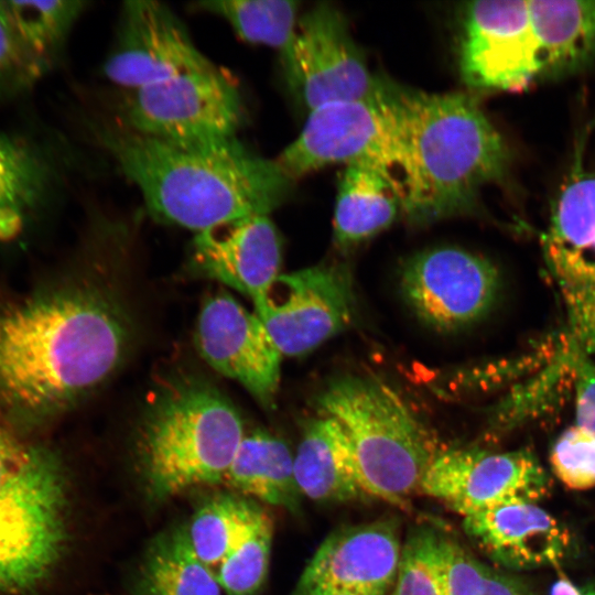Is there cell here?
Returning a JSON list of instances; mask_svg holds the SVG:
<instances>
[{"instance_id": "11", "label": "cell", "mask_w": 595, "mask_h": 595, "mask_svg": "<svg viewBox=\"0 0 595 595\" xmlns=\"http://www.w3.org/2000/svg\"><path fill=\"white\" fill-rule=\"evenodd\" d=\"M253 306L282 356H301L345 331L357 301L348 268L332 262L280 274Z\"/></svg>"}, {"instance_id": "3", "label": "cell", "mask_w": 595, "mask_h": 595, "mask_svg": "<svg viewBox=\"0 0 595 595\" xmlns=\"http://www.w3.org/2000/svg\"><path fill=\"white\" fill-rule=\"evenodd\" d=\"M399 91L408 149L402 215L426 225L472 214L482 191L507 176L506 141L472 95Z\"/></svg>"}, {"instance_id": "12", "label": "cell", "mask_w": 595, "mask_h": 595, "mask_svg": "<svg viewBox=\"0 0 595 595\" xmlns=\"http://www.w3.org/2000/svg\"><path fill=\"white\" fill-rule=\"evenodd\" d=\"M401 295L411 312L441 333L462 331L497 302L500 274L488 259L458 247H435L410 257L400 271Z\"/></svg>"}, {"instance_id": "26", "label": "cell", "mask_w": 595, "mask_h": 595, "mask_svg": "<svg viewBox=\"0 0 595 595\" xmlns=\"http://www.w3.org/2000/svg\"><path fill=\"white\" fill-rule=\"evenodd\" d=\"M193 6L225 20L244 42L280 53L292 41L300 19V3L289 0H215Z\"/></svg>"}, {"instance_id": "33", "label": "cell", "mask_w": 595, "mask_h": 595, "mask_svg": "<svg viewBox=\"0 0 595 595\" xmlns=\"http://www.w3.org/2000/svg\"><path fill=\"white\" fill-rule=\"evenodd\" d=\"M44 72L19 36L7 2L0 1V85L25 86Z\"/></svg>"}, {"instance_id": "34", "label": "cell", "mask_w": 595, "mask_h": 595, "mask_svg": "<svg viewBox=\"0 0 595 595\" xmlns=\"http://www.w3.org/2000/svg\"><path fill=\"white\" fill-rule=\"evenodd\" d=\"M564 353L562 359L574 377L576 424L595 435V364L569 345Z\"/></svg>"}, {"instance_id": "14", "label": "cell", "mask_w": 595, "mask_h": 595, "mask_svg": "<svg viewBox=\"0 0 595 595\" xmlns=\"http://www.w3.org/2000/svg\"><path fill=\"white\" fill-rule=\"evenodd\" d=\"M549 488V476L531 452L453 448L436 454L419 490L464 518L512 499L539 501Z\"/></svg>"}, {"instance_id": "25", "label": "cell", "mask_w": 595, "mask_h": 595, "mask_svg": "<svg viewBox=\"0 0 595 595\" xmlns=\"http://www.w3.org/2000/svg\"><path fill=\"white\" fill-rule=\"evenodd\" d=\"M51 181L46 161L25 143L0 133V240L19 236Z\"/></svg>"}, {"instance_id": "29", "label": "cell", "mask_w": 595, "mask_h": 595, "mask_svg": "<svg viewBox=\"0 0 595 595\" xmlns=\"http://www.w3.org/2000/svg\"><path fill=\"white\" fill-rule=\"evenodd\" d=\"M273 523L262 509L242 539L215 569L226 595H256L269 570Z\"/></svg>"}, {"instance_id": "7", "label": "cell", "mask_w": 595, "mask_h": 595, "mask_svg": "<svg viewBox=\"0 0 595 595\" xmlns=\"http://www.w3.org/2000/svg\"><path fill=\"white\" fill-rule=\"evenodd\" d=\"M275 162L292 182L327 165L356 162L385 166L401 181L408 149L399 88L388 86L376 97L310 111L299 136Z\"/></svg>"}, {"instance_id": "28", "label": "cell", "mask_w": 595, "mask_h": 595, "mask_svg": "<svg viewBox=\"0 0 595 595\" xmlns=\"http://www.w3.org/2000/svg\"><path fill=\"white\" fill-rule=\"evenodd\" d=\"M14 26L32 57L47 71L85 1H6Z\"/></svg>"}, {"instance_id": "35", "label": "cell", "mask_w": 595, "mask_h": 595, "mask_svg": "<svg viewBox=\"0 0 595 595\" xmlns=\"http://www.w3.org/2000/svg\"><path fill=\"white\" fill-rule=\"evenodd\" d=\"M550 595H595V583L575 585L567 578H559L552 585Z\"/></svg>"}, {"instance_id": "20", "label": "cell", "mask_w": 595, "mask_h": 595, "mask_svg": "<svg viewBox=\"0 0 595 595\" xmlns=\"http://www.w3.org/2000/svg\"><path fill=\"white\" fill-rule=\"evenodd\" d=\"M294 477L302 496L318 502H347L367 495L350 441L332 416L304 422L294 454Z\"/></svg>"}, {"instance_id": "32", "label": "cell", "mask_w": 595, "mask_h": 595, "mask_svg": "<svg viewBox=\"0 0 595 595\" xmlns=\"http://www.w3.org/2000/svg\"><path fill=\"white\" fill-rule=\"evenodd\" d=\"M556 477L569 488L595 487V435L574 424L555 441L550 456Z\"/></svg>"}, {"instance_id": "16", "label": "cell", "mask_w": 595, "mask_h": 595, "mask_svg": "<svg viewBox=\"0 0 595 595\" xmlns=\"http://www.w3.org/2000/svg\"><path fill=\"white\" fill-rule=\"evenodd\" d=\"M195 345L215 371L237 381L262 407H274L282 354L255 312L228 293L207 298L197 318Z\"/></svg>"}, {"instance_id": "5", "label": "cell", "mask_w": 595, "mask_h": 595, "mask_svg": "<svg viewBox=\"0 0 595 595\" xmlns=\"http://www.w3.org/2000/svg\"><path fill=\"white\" fill-rule=\"evenodd\" d=\"M315 407L345 430L367 495L408 506L440 451L397 390L376 375L339 374L316 394Z\"/></svg>"}, {"instance_id": "19", "label": "cell", "mask_w": 595, "mask_h": 595, "mask_svg": "<svg viewBox=\"0 0 595 595\" xmlns=\"http://www.w3.org/2000/svg\"><path fill=\"white\" fill-rule=\"evenodd\" d=\"M463 519L469 539L490 560L510 570L552 566L571 551L567 528L537 501L512 499Z\"/></svg>"}, {"instance_id": "24", "label": "cell", "mask_w": 595, "mask_h": 595, "mask_svg": "<svg viewBox=\"0 0 595 595\" xmlns=\"http://www.w3.org/2000/svg\"><path fill=\"white\" fill-rule=\"evenodd\" d=\"M136 595H221L214 570L193 551L186 529L155 538L138 569Z\"/></svg>"}, {"instance_id": "13", "label": "cell", "mask_w": 595, "mask_h": 595, "mask_svg": "<svg viewBox=\"0 0 595 595\" xmlns=\"http://www.w3.org/2000/svg\"><path fill=\"white\" fill-rule=\"evenodd\" d=\"M458 66L479 91H517L540 79L528 0L467 2L461 15Z\"/></svg>"}, {"instance_id": "9", "label": "cell", "mask_w": 595, "mask_h": 595, "mask_svg": "<svg viewBox=\"0 0 595 595\" xmlns=\"http://www.w3.org/2000/svg\"><path fill=\"white\" fill-rule=\"evenodd\" d=\"M542 251L564 306L566 344L595 354V171L575 166L562 186Z\"/></svg>"}, {"instance_id": "15", "label": "cell", "mask_w": 595, "mask_h": 595, "mask_svg": "<svg viewBox=\"0 0 595 595\" xmlns=\"http://www.w3.org/2000/svg\"><path fill=\"white\" fill-rule=\"evenodd\" d=\"M214 64L196 47L185 24L158 1H126L104 63L111 83L133 90Z\"/></svg>"}, {"instance_id": "22", "label": "cell", "mask_w": 595, "mask_h": 595, "mask_svg": "<svg viewBox=\"0 0 595 595\" xmlns=\"http://www.w3.org/2000/svg\"><path fill=\"white\" fill-rule=\"evenodd\" d=\"M541 78L570 74L595 60L594 0H528Z\"/></svg>"}, {"instance_id": "31", "label": "cell", "mask_w": 595, "mask_h": 595, "mask_svg": "<svg viewBox=\"0 0 595 595\" xmlns=\"http://www.w3.org/2000/svg\"><path fill=\"white\" fill-rule=\"evenodd\" d=\"M444 595H531L519 577L487 565L458 541L445 536L443 544Z\"/></svg>"}, {"instance_id": "1", "label": "cell", "mask_w": 595, "mask_h": 595, "mask_svg": "<svg viewBox=\"0 0 595 595\" xmlns=\"http://www.w3.org/2000/svg\"><path fill=\"white\" fill-rule=\"evenodd\" d=\"M129 316L96 284L75 285L0 313V408L42 418L66 409L120 365Z\"/></svg>"}, {"instance_id": "4", "label": "cell", "mask_w": 595, "mask_h": 595, "mask_svg": "<svg viewBox=\"0 0 595 595\" xmlns=\"http://www.w3.org/2000/svg\"><path fill=\"white\" fill-rule=\"evenodd\" d=\"M245 434L239 411L213 382L191 374L169 379L137 429L136 458L147 494L161 501L223 483Z\"/></svg>"}, {"instance_id": "10", "label": "cell", "mask_w": 595, "mask_h": 595, "mask_svg": "<svg viewBox=\"0 0 595 595\" xmlns=\"http://www.w3.org/2000/svg\"><path fill=\"white\" fill-rule=\"evenodd\" d=\"M280 55L289 88L309 112L376 97L388 87L372 75L346 18L331 3H320L299 19Z\"/></svg>"}, {"instance_id": "21", "label": "cell", "mask_w": 595, "mask_h": 595, "mask_svg": "<svg viewBox=\"0 0 595 595\" xmlns=\"http://www.w3.org/2000/svg\"><path fill=\"white\" fill-rule=\"evenodd\" d=\"M403 188L396 173L356 162L342 172L334 212V241L350 248L388 228L402 214Z\"/></svg>"}, {"instance_id": "8", "label": "cell", "mask_w": 595, "mask_h": 595, "mask_svg": "<svg viewBox=\"0 0 595 595\" xmlns=\"http://www.w3.org/2000/svg\"><path fill=\"white\" fill-rule=\"evenodd\" d=\"M245 106L234 80L215 65L128 90L118 121L181 148H209L237 141Z\"/></svg>"}, {"instance_id": "6", "label": "cell", "mask_w": 595, "mask_h": 595, "mask_svg": "<svg viewBox=\"0 0 595 595\" xmlns=\"http://www.w3.org/2000/svg\"><path fill=\"white\" fill-rule=\"evenodd\" d=\"M64 466L47 447L0 423V594L30 591L63 555Z\"/></svg>"}, {"instance_id": "23", "label": "cell", "mask_w": 595, "mask_h": 595, "mask_svg": "<svg viewBox=\"0 0 595 595\" xmlns=\"http://www.w3.org/2000/svg\"><path fill=\"white\" fill-rule=\"evenodd\" d=\"M294 455L280 437L264 431L245 434L223 484L266 504L295 511L301 493Z\"/></svg>"}, {"instance_id": "2", "label": "cell", "mask_w": 595, "mask_h": 595, "mask_svg": "<svg viewBox=\"0 0 595 595\" xmlns=\"http://www.w3.org/2000/svg\"><path fill=\"white\" fill-rule=\"evenodd\" d=\"M95 136L154 219L195 234L247 215H270L292 184L275 160L251 152L239 140L181 148L118 120H101Z\"/></svg>"}, {"instance_id": "36", "label": "cell", "mask_w": 595, "mask_h": 595, "mask_svg": "<svg viewBox=\"0 0 595 595\" xmlns=\"http://www.w3.org/2000/svg\"><path fill=\"white\" fill-rule=\"evenodd\" d=\"M315 595H351V594L338 593V592H324V593H318Z\"/></svg>"}, {"instance_id": "18", "label": "cell", "mask_w": 595, "mask_h": 595, "mask_svg": "<svg viewBox=\"0 0 595 595\" xmlns=\"http://www.w3.org/2000/svg\"><path fill=\"white\" fill-rule=\"evenodd\" d=\"M281 240L269 214L230 219L196 232L194 273L260 301L280 275Z\"/></svg>"}, {"instance_id": "30", "label": "cell", "mask_w": 595, "mask_h": 595, "mask_svg": "<svg viewBox=\"0 0 595 595\" xmlns=\"http://www.w3.org/2000/svg\"><path fill=\"white\" fill-rule=\"evenodd\" d=\"M445 534L431 526H416L402 543L393 595H444Z\"/></svg>"}, {"instance_id": "27", "label": "cell", "mask_w": 595, "mask_h": 595, "mask_svg": "<svg viewBox=\"0 0 595 595\" xmlns=\"http://www.w3.org/2000/svg\"><path fill=\"white\" fill-rule=\"evenodd\" d=\"M261 508L245 499L220 495L203 504L186 529L197 558L215 571L242 539Z\"/></svg>"}, {"instance_id": "17", "label": "cell", "mask_w": 595, "mask_h": 595, "mask_svg": "<svg viewBox=\"0 0 595 595\" xmlns=\"http://www.w3.org/2000/svg\"><path fill=\"white\" fill-rule=\"evenodd\" d=\"M401 550L391 519L338 529L320 544L293 595H387L397 577Z\"/></svg>"}]
</instances>
